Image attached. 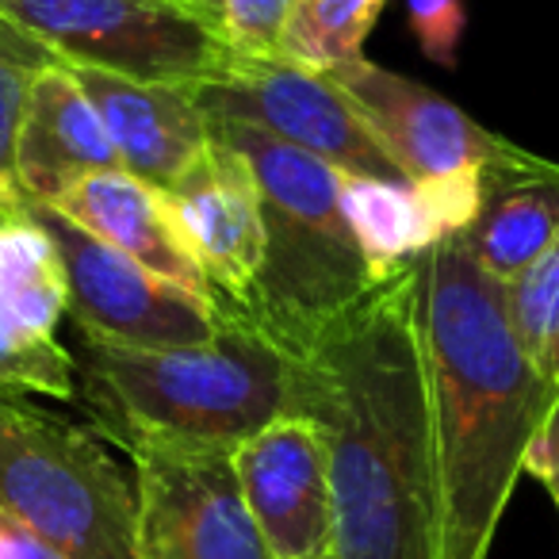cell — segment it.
Instances as JSON below:
<instances>
[{
	"mask_svg": "<svg viewBox=\"0 0 559 559\" xmlns=\"http://www.w3.org/2000/svg\"><path fill=\"white\" fill-rule=\"evenodd\" d=\"M418 261L380 280L296 357L292 414L311 418L326 444L330 559H441Z\"/></svg>",
	"mask_w": 559,
	"mask_h": 559,
	"instance_id": "1",
	"label": "cell"
},
{
	"mask_svg": "<svg viewBox=\"0 0 559 559\" xmlns=\"http://www.w3.org/2000/svg\"><path fill=\"white\" fill-rule=\"evenodd\" d=\"M418 326L441 475V559H487L559 383L521 349L506 284L464 234L421 253Z\"/></svg>",
	"mask_w": 559,
	"mask_h": 559,
	"instance_id": "2",
	"label": "cell"
},
{
	"mask_svg": "<svg viewBox=\"0 0 559 559\" xmlns=\"http://www.w3.org/2000/svg\"><path fill=\"white\" fill-rule=\"evenodd\" d=\"M88 411L116 444L162 437L238 449L296 411V360L234 319L207 345L131 349L81 337Z\"/></svg>",
	"mask_w": 559,
	"mask_h": 559,
	"instance_id": "3",
	"label": "cell"
},
{
	"mask_svg": "<svg viewBox=\"0 0 559 559\" xmlns=\"http://www.w3.org/2000/svg\"><path fill=\"white\" fill-rule=\"evenodd\" d=\"M211 134L249 162L264 211L261 272L246 304L226 314L261 330L296 360L376 288L342 211L345 173L246 123L211 119Z\"/></svg>",
	"mask_w": 559,
	"mask_h": 559,
	"instance_id": "4",
	"label": "cell"
},
{
	"mask_svg": "<svg viewBox=\"0 0 559 559\" xmlns=\"http://www.w3.org/2000/svg\"><path fill=\"white\" fill-rule=\"evenodd\" d=\"M0 506L62 559H142L134 479L96 441L0 391Z\"/></svg>",
	"mask_w": 559,
	"mask_h": 559,
	"instance_id": "5",
	"label": "cell"
},
{
	"mask_svg": "<svg viewBox=\"0 0 559 559\" xmlns=\"http://www.w3.org/2000/svg\"><path fill=\"white\" fill-rule=\"evenodd\" d=\"M0 20L55 62L154 85H203L230 66L215 20L177 0H0Z\"/></svg>",
	"mask_w": 559,
	"mask_h": 559,
	"instance_id": "6",
	"label": "cell"
},
{
	"mask_svg": "<svg viewBox=\"0 0 559 559\" xmlns=\"http://www.w3.org/2000/svg\"><path fill=\"white\" fill-rule=\"evenodd\" d=\"M134 467L142 559H272L223 444L123 441Z\"/></svg>",
	"mask_w": 559,
	"mask_h": 559,
	"instance_id": "7",
	"label": "cell"
},
{
	"mask_svg": "<svg viewBox=\"0 0 559 559\" xmlns=\"http://www.w3.org/2000/svg\"><path fill=\"white\" fill-rule=\"evenodd\" d=\"M32 215L50 234L66 269L70 304L66 314L81 337L131 345V349H169V345H207L226 330L230 314L188 288L154 276L119 249L104 246L88 230L47 207L32 203Z\"/></svg>",
	"mask_w": 559,
	"mask_h": 559,
	"instance_id": "8",
	"label": "cell"
},
{
	"mask_svg": "<svg viewBox=\"0 0 559 559\" xmlns=\"http://www.w3.org/2000/svg\"><path fill=\"white\" fill-rule=\"evenodd\" d=\"M207 119L246 123L322 157L345 177L411 185L376 142L342 88L322 73H307L284 58H230L218 78L188 88Z\"/></svg>",
	"mask_w": 559,
	"mask_h": 559,
	"instance_id": "9",
	"label": "cell"
},
{
	"mask_svg": "<svg viewBox=\"0 0 559 559\" xmlns=\"http://www.w3.org/2000/svg\"><path fill=\"white\" fill-rule=\"evenodd\" d=\"M330 81L357 108V116L388 150L399 173L411 180V188L483 177L521 150L502 134L479 127L464 108L421 81L391 73L368 58L330 73Z\"/></svg>",
	"mask_w": 559,
	"mask_h": 559,
	"instance_id": "10",
	"label": "cell"
},
{
	"mask_svg": "<svg viewBox=\"0 0 559 559\" xmlns=\"http://www.w3.org/2000/svg\"><path fill=\"white\" fill-rule=\"evenodd\" d=\"M234 472L272 559L330 556V467L311 418L284 414L241 441L234 449Z\"/></svg>",
	"mask_w": 559,
	"mask_h": 559,
	"instance_id": "11",
	"label": "cell"
},
{
	"mask_svg": "<svg viewBox=\"0 0 559 559\" xmlns=\"http://www.w3.org/2000/svg\"><path fill=\"white\" fill-rule=\"evenodd\" d=\"M173 218L223 311L246 304L264 261L261 188L249 162L211 134V146L165 188Z\"/></svg>",
	"mask_w": 559,
	"mask_h": 559,
	"instance_id": "12",
	"label": "cell"
},
{
	"mask_svg": "<svg viewBox=\"0 0 559 559\" xmlns=\"http://www.w3.org/2000/svg\"><path fill=\"white\" fill-rule=\"evenodd\" d=\"M104 119L127 173L154 188H169L211 146V119L185 85L119 78L104 70L66 66Z\"/></svg>",
	"mask_w": 559,
	"mask_h": 559,
	"instance_id": "13",
	"label": "cell"
},
{
	"mask_svg": "<svg viewBox=\"0 0 559 559\" xmlns=\"http://www.w3.org/2000/svg\"><path fill=\"white\" fill-rule=\"evenodd\" d=\"M123 169L104 119L62 62L39 70L16 139V185L27 203L55 207L96 173Z\"/></svg>",
	"mask_w": 559,
	"mask_h": 559,
	"instance_id": "14",
	"label": "cell"
},
{
	"mask_svg": "<svg viewBox=\"0 0 559 559\" xmlns=\"http://www.w3.org/2000/svg\"><path fill=\"white\" fill-rule=\"evenodd\" d=\"M55 211H62L70 223H78L81 230L100 238L104 246L139 261L154 276L211 299L207 276H203L200 261L188 249L185 234H180L177 218H173L169 195L162 188L146 185V180H139L127 169H111L70 188L55 203Z\"/></svg>",
	"mask_w": 559,
	"mask_h": 559,
	"instance_id": "15",
	"label": "cell"
},
{
	"mask_svg": "<svg viewBox=\"0 0 559 559\" xmlns=\"http://www.w3.org/2000/svg\"><path fill=\"white\" fill-rule=\"evenodd\" d=\"M559 238V165L518 150L483 173V207L464 230L479 264L502 284L528 272Z\"/></svg>",
	"mask_w": 559,
	"mask_h": 559,
	"instance_id": "16",
	"label": "cell"
},
{
	"mask_svg": "<svg viewBox=\"0 0 559 559\" xmlns=\"http://www.w3.org/2000/svg\"><path fill=\"white\" fill-rule=\"evenodd\" d=\"M70 304L66 269L32 203L0 215V314L20 330L55 337Z\"/></svg>",
	"mask_w": 559,
	"mask_h": 559,
	"instance_id": "17",
	"label": "cell"
},
{
	"mask_svg": "<svg viewBox=\"0 0 559 559\" xmlns=\"http://www.w3.org/2000/svg\"><path fill=\"white\" fill-rule=\"evenodd\" d=\"M342 211L376 284L411 269L421 253L437 246L429 211L411 185L342 177Z\"/></svg>",
	"mask_w": 559,
	"mask_h": 559,
	"instance_id": "18",
	"label": "cell"
},
{
	"mask_svg": "<svg viewBox=\"0 0 559 559\" xmlns=\"http://www.w3.org/2000/svg\"><path fill=\"white\" fill-rule=\"evenodd\" d=\"M388 0H299L280 35V58L307 73H330L365 58V39Z\"/></svg>",
	"mask_w": 559,
	"mask_h": 559,
	"instance_id": "19",
	"label": "cell"
},
{
	"mask_svg": "<svg viewBox=\"0 0 559 559\" xmlns=\"http://www.w3.org/2000/svg\"><path fill=\"white\" fill-rule=\"evenodd\" d=\"M50 62L55 58L39 43L16 32L9 20H0V215L27 207L24 192L16 185V139L35 78Z\"/></svg>",
	"mask_w": 559,
	"mask_h": 559,
	"instance_id": "20",
	"label": "cell"
},
{
	"mask_svg": "<svg viewBox=\"0 0 559 559\" xmlns=\"http://www.w3.org/2000/svg\"><path fill=\"white\" fill-rule=\"evenodd\" d=\"M506 311L536 372L559 383V238L533 269L506 284Z\"/></svg>",
	"mask_w": 559,
	"mask_h": 559,
	"instance_id": "21",
	"label": "cell"
},
{
	"mask_svg": "<svg viewBox=\"0 0 559 559\" xmlns=\"http://www.w3.org/2000/svg\"><path fill=\"white\" fill-rule=\"evenodd\" d=\"M0 391L73 403L81 395L78 357L58 337L27 334L0 314Z\"/></svg>",
	"mask_w": 559,
	"mask_h": 559,
	"instance_id": "22",
	"label": "cell"
},
{
	"mask_svg": "<svg viewBox=\"0 0 559 559\" xmlns=\"http://www.w3.org/2000/svg\"><path fill=\"white\" fill-rule=\"evenodd\" d=\"M299 0H223V43L230 58H280V35Z\"/></svg>",
	"mask_w": 559,
	"mask_h": 559,
	"instance_id": "23",
	"label": "cell"
},
{
	"mask_svg": "<svg viewBox=\"0 0 559 559\" xmlns=\"http://www.w3.org/2000/svg\"><path fill=\"white\" fill-rule=\"evenodd\" d=\"M406 24H411L418 47L437 66L456 62L460 39L467 27L464 0H406Z\"/></svg>",
	"mask_w": 559,
	"mask_h": 559,
	"instance_id": "24",
	"label": "cell"
},
{
	"mask_svg": "<svg viewBox=\"0 0 559 559\" xmlns=\"http://www.w3.org/2000/svg\"><path fill=\"white\" fill-rule=\"evenodd\" d=\"M525 472L536 475V479L548 487L551 502H556V510H559V395H556V406L548 411V418H544V426L536 429L533 444H528Z\"/></svg>",
	"mask_w": 559,
	"mask_h": 559,
	"instance_id": "25",
	"label": "cell"
},
{
	"mask_svg": "<svg viewBox=\"0 0 559 559\" xmlns=\"http://www.w3.org/2000/svg\"><path fill=\"white\" fill-rule=\"evenodd\" d=\"M0 559H62L0 506Z\"/></svg>",
	"mask_w": 559,
	"mask_h": 559,
	"instance_id": "26",
	"label": "cell"
},
{
	"mask_svg": "<svg viewBox=\"0 0 559 559\" xmlns=\"http://www.w3.org/2000/svg\"><path fill=\"white\" fill-rule=\"evenodd\" d=\"M177 4H185V9H192V12H200V16H207V20H223V0H177ZM223 32V27H218Z\"/></svg>",
	"mask_w": 559,
	"mask_h": 559,
	"instance_id": "27",
	"label": "cell"
},
{
	"mask_svg": "<svg viewBox=\"0 0 559 559\" xmlns=\"http://www.w3.org/2000/svg\"><path fill=\"white\" fill-rule=\"evenodd\" d=\"M326 559H330V556H326Z\"/></svg>",
	"mask_w": 559,
	"mask_h": 559,
	"instance_id": "28",
	"label": "cell"
}]
</instances>
